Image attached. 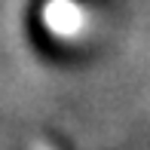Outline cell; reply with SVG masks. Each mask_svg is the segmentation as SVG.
Returning <instances> with one entry per match:
<instances>
[{"label": "cell", "mask_w": 150, "mask_h": 150, "mask_svg": "<svg viewBox=\"0 0 150 150\" xmlns=\"http://www.w3.org/2000/svg\"><path fill=\"white\" fill-rule=\"evenodd\" d=\"M31 150H52V147H49V144H46V141H37V144H34Z\"/></svg>", "instance_id": "obj_2"}, {"label": "cell", "mask_w": 150, "mask_h": 150, "mask_svg": "<svg viewBox=\"0 0 150 150\" xmlns=\"http://www.w3.org/2000/svg\"><path fill=\"white\" fill-rule=\"evenodd\" d=\"M43 22L55 37H64V40H74L86 31L89 25V16L86 9L77 3V0H49L43 6Z\"/></svg>", "instance_id": "obj_1"}]
</instances>
